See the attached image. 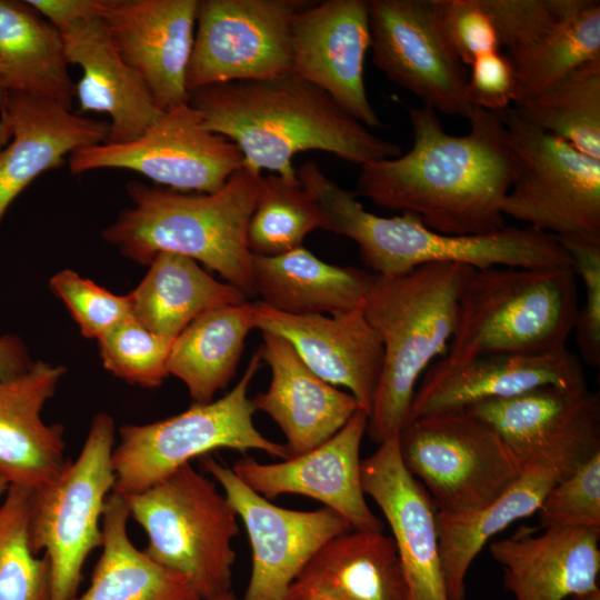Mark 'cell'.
Instances as JSON below:
<instances>
[{
	"instance_id": "1",
	"label": "cell",
	"mask_w": 600,
	"mask_h": 600,
	"mask_svg": "<svg viewBox=\"0 0 600 600\" xmlns=\"http://www.w3.org/2000/svg\"><path fill=\"white\" fill-rule=\"evenodd\" d=\"M413 143L361 167L354 193L409 212L440 233L487 234L506 227L503 200L518 161L501 113L473 107L469 131L449 134L432 108L409 109Z\"/></svg>"
},
{
	"instance_id": "2",
	"label": "cell",
	"mask_w": 600,
	"mask_h": 600,
	"mask_svg": "<svg viewBox=\"0 0 600 600\" xmlns=\"http://www.w3.org/2000/svg\"><path fill=\"white\" fill-rule=\"evenodd\" d=\"M189 103L212 132L232 141L244 163L299 182L293 158L329 152L360 167L402 154L373 134L318 87L288 74L272 80L232 81L189 92Z\"/></svg>"
},
{
	"instance_id": "3",
	"label": "cell",
	"mask_w": 600,
	"mask_h": 600,
	"mask_svg": "<svg viewBox=\"0 0 600 600\" xmlns=\"http://www.w3.org/2000/svg\"><path fill=\"white\" fill-rule=\"evenodd\" d=\"M261 173L243 163L221 189L202 194L130 181L127 192L132 206L103 229L102 238L141 264H149L160 252L188 257L253 297V254L247 231Z\"/></svg>"
},
{
	"instance_id": "4",
	"label": "cell",
	"mask_w": 600,
	"mask_h": 600,
	"mask_svg": "<svg viewBox=\"0 0 600 600\" xmlns=\"http://www.w3.org/2000/svg\"><path fill=\"white\" fill-rule=\"evenodd\" d=\"M301 186L319 202L327 229L353 240L376 274L396 277L430 263H461L476 270L571 268L557 237L531 227L473 236H452L426 227L414 214L381 217L367 211L354 191L341 188L314 161L297 170Z\"/></svg>"
},
{
	"instance_id": "5",
	"label": "cell",
	"mask_w": 600,
	"mask_h": 600,
	"mask_svg": "<svg viewBox=\"0 0 600 600\" xmlns=\"http://www.w3.org/2000/svg\"><path fill=\"white\" fill-rule=\"evenodd\" d=\"M474 269L430 263L412 271L376 274L363 313L383 344V367L368 416L367 433L380 444L407 422L421 373L448 350L463 287Z\"/></svg>"
},
{
	"instance_id": "6",
	"label": "cell",
	"mask_w": 600,
	"mask_h": 600,
	"mask_svg": "<svg viewBox=\"0 0 600 600\" xmlns=\"http://www.w3.org/2000/svg\"><path fill=\"white\" fill-rule=\"evenodd\" d=\"M578 309L571 268L474 269L448 350L433 363L453 367L483 356L564 349Z\"/></svg>"
},
{
	"instance_id": "7",
	"label": "cell",
	"mask_w": 600,
	"mask_h": 600,
	"mask_svg": "<svg viewBox=\"0 0 600 600\" xmlns=\"http://www.w3.org/2000/svg\"><path fill=\"white\" fill-rule=\"evenodd\" d=\"M123 498L152 560L184 577L202 600L231 591L238 516L214 480L188 463Z\"/></svg>"
},
{
	"instance_id": "8",
	"label": "cell",
	"mask_w": 600,
	"mask_h": 600,
	"mask_svg": "<svg viewBox=\"0 0 600 600\" xmlns=\"http://www.w3.org/2000/svg\"><path fill=\"white\" fill-rule=\"evenodd\" d=\"M260 361L257 351L239 382L220 399L193 403L181 413L151 423L120 427L119 443L112 452V492L127 497L143 491L192 459L223 448L260 450L288 459L286 444L266 438L253 423L256 408L248 391Z\"/></svg>"
},
{
	"instance_id": "9",
	"label": "cell",
	"mask_w": 600,
	"mask_h": 600,
	"mask_svg": "<svg viewBox=\"0 0 600 600\" xmlns=\"http://www.w3.org/2000/svg\"><path fill=\"white\" fill-rule=\"evenodd\" d=\"M113 418L94 416L74 460L46 484L31 490L29 540L33 553L43 552L51 566V600H72L89 554L102 543L101 520L113 491Z\"/></svg>"
},
{
	"instance_id": "10",
	"label": "cell",
	"mask_w": 600,
	"mask_h": 600,
	"mask_svg": "<svg viewBox=\"0 0 600 600\" xmlns=\"http://www.w3.org/2000/svg\"><path fill=\"white\" fill-rule=\"evenodd\" d=\"M403 464L442 514L481 508L522 473L499 434L463 410L409 420L399 433Z\"/></svg>"
},
{
	"instance_id": "11",
	"label": "cell",
	"mask_w": 600,
	"mask_h": 600,
	"mask_svg": "<svg viewBox=\"0 0 600 600\" xmlns=\"http://www.w3.org/2000/svg\"><path fill=\"white\" fill-rule=\"evenodd\" d=\"M500 113L518 161L503 216L556 237L600 239V160L530 124L512 108Z\"/></svg>"
},
{
	"instance_id": "12",
	"label": "cell",
	"mask_w": 600,
	"mask_h": 600,
	"mask_svg": "<svg viewBox=\"0 0 600 600\" xmlns=\"http://www.w3.org/2000/svg\"><path fill=\"white\" fill-rule=\"evenodd\" d=\"M307 0H199L187 89L291 73V23Z\"/></svg>"
},
{
	"instance_id": "13",
	"label": "cell",
	"mask_w": 600,
	"mask_h": 600,
	"mask_svg": "<svg viewBox=\"0 0 600 600\" xmlns=\"http://www.w3.org/2000/svg\"><path fill=\"white\" fill-rule=\"evenodd\" d=\"M243 163L240 149L210 131L189 102L163 111L134 140L89 146L72 152L68 160L73 174L126 169L184 193L218 191Z\"/></svg>"
},
{
	"instance_id": "14",
	"label": "cell",
	"mask_w": 600,
	"mask_h": 600,
	"mask_svg": "<svg viewBox=\"0 0 600 600\" xmlns=\"http://www.w3.org/2000/svg\"><path fill=\"white\" fill-rule=\"evenodd\" d=\"M463 411L491 427L522 470H550L563 479L600 452V397L588 387H540Z\"/></svg>"
},
{
	"instance_id": "15",
	"label": "cell",
	"mask_w": 600,
	"mask_h": 600,
	"mask_svg": "<svg viewBox=\"0 0 600 600\" xmlns=\"http://www.w3.org/2000/svg\"><path fill=\"white\" fill-rule=\"evenodd\" d=\"M372 62L423 106L468 119V77L431 0H369Z\"/></svg>"
},
{
	"instance_id": "16",
	"label": "cell",
	"mask_w": 600,
	"mask_h": 600,
	"mask_svg": "<svg viewBox=\"0 0 600 600\" xmlns=\"http://www.w3.org/2000/svg\"><path fill=\"white\" fill-rule=\"evenodd\" d=\"M204 470L217 481L249 537L252 567L242 600H287L290 586L331 539L351 530L334 510L302 511L279 507L242 482L212 457Z\"/></svg>"
},
{
	"instance_id": "17",
	"label": "cell",
	"mask_w": 600,
	"mask_h": 600,
	"mask_svg": "<svg viewBox=\"0 0 600 600\" xmlns=\"http://www.w3.org/2000/svg\"><path fill=\"white\" fill-rule=\"evenodd\" d=\"M370 43L369 0L311 1L291 23V74L321 89L367 128H381L364 83Z\"/></svg>"
},
{
	"instance_id": "18",
	"label": "cell",
	"mask_w": 600,
	"mask_h": 600,
	"mask_svg": "<svg viewBox=\"0 0 600 600\" xmlns=\"http://www.w3.org/2000/svg\"><path fill=\"white\" fill-rule=\"evenodd\" d=\"M367 426L368 414L359 409L334 436L304 453L273 463L244 456L231 469L269 500L303 496L334 510L354 530L382 531L383 523L369 508L361 481L360 448Z\"/></svg>"
},
{
	"instance_id": "19",
	"label": "cell",
	"mask_w": 600,
	"mask_h": 600,
	"mask_svg": "<svg viewBox=\"0 0 600 600\" xmlns=\"http://www.w3.org/2000/svg\"><path fill=\"white\" fill-rule=\"evenodd\" d=\"M199 0H109L102 16L122 60L166 111L188 103L187 70Z\"/></svg>"
},
{
	"instance_id": "20",
	"label": "cell",
	"mask_w": 600,
	"mask_h": 600,
	"mask_svg": "<svg viewBox=\"0 0 600 600\" xmlns=\"http://www.w3.org/2000/svg\"><path fill=\"white\" fill-rule=\"evenodd\" d=\"M361 461V481L382 511L400 557L410 600H449L442 570L437 508L403 464L399 434Z\"/></svg>"
},
{
	"instance_id": "21",
	"label": "cell",
	"mask_w": 600,
	"mask_h": 600,
	"mask_svg": "<svg viewBox=\"0 0 600 600\" xmlns=\"http://www.w3.org/2000/svg\"><path fill=\"white\" fill-rule=\"evenodd\" d=\"M256 328L280 336L304 364L334 387H343L369 416L383 367V344L362 304L338 316L291 314L253 302Z\"/></svg>"
},
{
	"instance_id": "22",
	"label": "cell",
	"mask_w": 600,
	"mask_h": 600,
	"mask_svg": "<svg viewBox=\"0 0 600 600\" xmlns=\"http://www.w3.org/2000/svg\"><path fill=\"white\" fill-rule=\"evenodd\" d=\"M107 122L83 118L54 101L8 92L0 108V221L41 173L72 152L104 142Z\"/></svg>"
},
{
	"instance_id": "23",
	"label": "cell",
	"mask_w": 600,
	"mask_h": 600,
	"mask_svg": "<svg viewBox=\"0 0 600 600\" xmlns=\"http://www.w3.org/2000/svg\"><path fill=\"white\" fill-rule=\"evenodd\" d=\"M547 386L588 387L579 358L567 348L483 356L453 367L433 363L416 390L407 422L423 414L464 410L478 402L507 399Z\"/></svg>"
},
{
	"instance_id": "24",
	"label": "cell",
	"mask_w": 600,
	"mask_h": 600,
	"mask_svg": "<svg viewBox=\"0 0 600 600\" xmlns=\"http://www.w3.org/2000/svg\"><path fill=\"white\" fill-rule=\"evenodd\" d=\"M67 369L43 360L0 378V478L9 486L34 490L64 467L63 427L42 419Z\"/></svg>"
},
{
	"instance_id": "25",
	"label": "cell",
	"mask_w": 600,
	"mask_h": 600,
	"mask_svg": "<svg viewBox=\"0 0 600 600\" xmlns=\"http://www.w3.org/2000/svg\"><path fill=\"white\" fill-rule=\"evenodd\" d=\"M522 527L490 543L503 588L516 600H564L599 588L600 528Z\"/></svg>"
},
{
	"instance_id": "26",
	"label": "cell",
	"mask_w": 600,
	"mask_h": 600,
	"mask_svg": "<svg viewBox=\"0 0 600 600\" xmlns=\"http://www.w3.org/2000/svg\"><path fill=\"white\" fill-rule=\"evenodd\" d=\"M261 333L259 351L270 368L271 381L251 401L281 429L290 457L299 456L334 436L361 408L350 393L310 370L287 340Z\"/></svg>"
},
{
	"instance_id": "27",
	"label": "cell",
	"mask_w": 600,
	"mask_h": 600,
	"mask_svg": "<svg viewBox=\"0 0 600 600\" xmlns=\"http://www.w3.org/2000/svg\"><path fill=\"white\" fill-rule=\"evenodd\" d=\"M69 64L81 68L76 83L80 112L110 117L104 142L139 138L163 113L142 78L118 54L101 18L74 24L62 33Z\"/></svg>"
},
{
	"instance_id": "28",
	"label": "cell",
	"mask_w": 600,
	"mask_h": 600,
	"mask_svg": "<svg viewBox=\"0 0 600 600\" xmlns=\"http://www.w3.org/2000/svg\"><path fill=\"white\" fill-rule=\"evenodd\" d=\"M319 593L333 600H410L392 537L348 531L328 541L290 586L287 600Z\"/></svg>"
},
{
	"instance_id": "29",
	"label": "cell",
	"mask_w": 600,
	"mask_h": 600,
	"mask_svg": "<svg viewBox=\"0 0 600 600\" xmlns=\"http://www.w3.org/2000/svg\"><path fill=\"white\" fill-rule=\"evenodd\" d=\"M374 273L328 263L302 246L252 260L254 296L278 311L291 314L338 316L362 304Z\"/></svg>"
},
{
	"instance_id": "30",
	"label": "cell",
	"mask_w": 600,
	"mask_h": 600,
	"mask_svg": "<svg viewBox=\"0 0 600 600\" xmlns=\"http://www.w3.org/2000/svg\"><path fill=\"white\" fill-rule=\"evenodd\" d=\"M0 83L68 109L76 99L62 34L27 1L0 0Z\"/></svg>"
},
{
	"instance_id": "31",
	"label": "cell",
	"mask_w": 600,
	"mask_h": 600,
	"mask_svg": "<svg viewBox=\"0 0 600 600\" xmlns=\"http://www.w3.org/2000/svg\"><path fill=\"white\" fill-rule=\"evenodd\" d=\"M127 296L132 317L153 333L170 339L210 310L247 301L234 286L216 280L194 260L172 252L158 253L147 274Z\"/></svg>"
},
{
	"instance_id": "32",
	"label": "cell",
	"mask_w": 600,
	"mask_h": 600,
	"mask_svg": "<svg viewBox=\"0 0 600 600\" xmlns=\"http://www.w3.org/2000/svg\"><path fill=\"white\" fill-rule=\"evenodd\" d=\"M562 478L527 468L486 506L459 514H437L440 557L449 600H464L469 568L487 542L517 520L537 513L547 492Z\"/></svg>"
},
{
	"instance_id": "33",
	"label": "cell",
	"mask_w": 600,
	"mask_h": 600,
	"mask_svg": "<svg viewBox=\"0 0 600 600\" xmlns=\"http://www.w3.org/2000/svg\"><path fill=\"white\" fill-rule=\"evenodd\" d=\"M129 517L124 498L111 492L101 520V554L88 589L72 600H202L184 577L132 543Z\"/></svg>"
},
{
	"instance_id": "34",
	"label": "cell",
	"mask_w": 600,
	"mask_h": 600,
	"mask_svg": "<svg viewBox=\"0 0 600 600\" xmlns=\"http://www.w3.org/2000/svg\"><path fill=\"white\" fill-rule=\"evenodd\" d=\"M253 328L256 309L248 301L201 314L173 340L168 373L186 384L193 403L211 402L233 378Z\"/></svg>"
},
{
	"instance_id": "35",
	"label": "cell",
	"mask_w": 600,
	"mask_h": 600,
	"mask_svg": "<svg viewBox=\"0 0 600 600\" xmlns=\"http://www.w3.org/2000/svg\"><path fill=\"white\" fill-rule=\"evenodd\" d=\"M508 56L517 76L516 104L579 67L600 60V1L562 0L554 23L533 42Z\"/></svg>"
},
{
	"instance_id": "36",
	"label": "cell",
	"mask_w": 600,
	"mask_h": 600,
	"mask_svg": "<svg viewBox=\"0 0 600 600\" xmlns=\"http://www.w3.org/2000/svg\"><path fill=\"white\" fill-rule=\"evenodd\" d=\"M530 124L600 160V60L516 104Z\"/></svg>"
},
{
	"instance_id": "37",
	"label": "cell",
	"mask_w": 600,
	"mask_h": 600,
	"mask_svg": "<svg viewBox=\"0 0 600 600\" xmlns=\"http://www.w3.org/2000/svg\"><path fill=\"white\" fill-rule=\"evenodd\" d=\"M327 229L319 202L301 186L278 174L262 176L247 240L252 254L273 257L302 246L314 229Z\"/></svg>"
},
{
	"instance_id": "38",
	"label": "cell",
	"mask_w": 600,
	"mask_h": 600,
	"mask_svg": "<svg viewBox=\"0 0 600 600\" xmlns=\"http://www.w3.org/2000/svg\"><path fill=\"white\" fill-rule=\"evenodd\" d=\"M31 490L9 486L0 502V600H51L48 557L33 553L29 540Z\"/></svg>"
},
{
	"instance_id": "39",
	"label": "cell",
	"mask_w": 600,
	"mask_h": 600,
	"mask_svg": "<svg viewBox=\"0 0 600 600\" xmlns=\"http://www.w3.org/2000/svg\"><path fill=\"white\" fill-rule=\"evenodd\" d=\"M173 340L153 333L130 317L98 342L106 370L128 383L153 389L169 376L167 364Z\"/></svg>"
},
{
	"instance_id": "40",
	"label": "cell",
	"mask_w": 600,
	"mask_h": 600,
	"mask_svg": "<svg viewBox=\"0 0 600 600\" xmlns=\"http://www.w3.org/2000/svg\"><path fill=\"white\" fill-rule=\"evenodd\" d=\"M538 530L600 528V452L559 480L538 511Z\"/></svg>"
},
{
	"instance_id": "41",
	"label": "cell",
	"mask_w": 600,
	"mask_h": 600,
	"mask_svg": "<svg viewBox=\"0 0 600 600\" xmlns=\"http://www.w3.org/2000/svg\"><path fill=\"white\" fill-rule=\"evenodd\" d=\"M49 287L64 303L86 338L98 340L132 317L127 294H114L73 270L64 269L54 273Z\"/></svg>"
},
{
	"instance_id": "42",
	"label": "cell",
	"mask_w": 600,
	"mask_h": 600,
	"mask_svg": "<svg viewBox=\"0 0 600 600\" xmlns=\"http://www.w3.org/2000/svg\"><path fill=\"white\" fill-rule=\"evenodd\" d=\"M571 259V269L581 279L584 299L574 321L573 332L582 359L600 366V239L557 237Z\"/></svg>"
},
{
	"instance_id": "43",
	"label": "cell",
	"mask_w": 600,
	"mask_h": 600,
	"mask_svg": "<svg viewBox=\"0 0 600 600\" xmlns=\"http://www.w3.org/2000/svg\"><path fill=\"white\" fill-rule=\"evenodd\" d=\"M440 27L464 66L501 51L497 28L481 0H431Z\"/></svg>"
},
{
	"instance_id": "44",
	"label": "cell",
	"mask_w": 600,
	"mask_h": 600,
	"mask_svg": "<svg viewBox=\"0 0 600 600\" xmlns=\"http://www.w3.org/2000/svg\"><path fill=\"white\" fill-rule=\"evenodd\" d=\"M508 52L523 48L557 20L562 0H481Z\"/></svg>"
},
{
	"instance_id": "45",
	"label": "cell",
	"mask_w": 600,
	"mask_h": 600,
	"mask_svg": "<svg viewBox=\"0 0 600 600\" xmlns=\"http://www.w3.org/2000/svg\"><path fill=\"white\" fill-rule=\"evenodd\" d=\"M470 67L467 94L473 107L499 113L517 102V76L508 54L489 52L478 57Z\"/></svg>"
},
{
	"instance_id": "46",
	"label": "cell",
	"mask_w": 600,
	"mask_h": 600,
	"mask_svg": "<svg viewBox=\"0 0 600 600\" xmlns=\"http://www.w3.org/2000/svg\"><path fill=\"white\" fill-rule=\"evenodd\" d=\"M109 0H27L61 34L74 24L102 18Z\"/></svg>"
},
{
	"instance_id": "47",
	"label": "cell",
	"mask_w": 600,
	"mask_h": 600,
	"mask_svg": "<svg viewBox=\"0 0 600 600\" xmlns=\"http://www.w3.org/2000/svg\"><path fill=\"white\" fill-rule=\"evenodd\" d=\"M28 349L22 339L16 334L0 336V378L16 376L31 363Z\"/></svg>"
},
{
	"instance_id": "48",
	"label": "cell",
	"mask_w": 600,
	"mask_h": 600,
	"mask_svg": "<svg viewBox=\"0 0 600 600\" xmlns=\"http://www.w3.org/2000/svg\"><path fill=\"white\" fill-rule=\"evenodd\" d=\"M564 600H600V588L587 592L572 594Z\"/></svg>"
},
{
	"instance_id": "49",
	"label": "cell",
	"mask_w": 600,
	"mask_h": 600,
	"mask_svg": "<svg viewBox=\"0 0 600 600\" xmlns=\"http://www.w3.org/2000/svg\"><path fill=\"white\" fill-rule=\"evenodd\" d=\"M296 600H333V599L326 597L323 594H319V593H307L304 596L299 597Z\"/></svg>"
},
{
	"instance_id": "50",
	"label": "cell",
	"mask_w": 600,
	"mask_h": 600,
	"mask_svg": "<svg viewBox=\"0 0 600 600\" xmlns=\"http://www.w3.org/2000/svg\"><path fill=\"white\" fill-rule=\"evenodd\" d=\"M213 600H238V599L234 596L233 591L231 590L222 596L214 598Z\"/></svg>"
},
{
	"instance_id": "51",
	"label": "cell",
	"mask_w": 600,
	"mask_h": 600,
	"mask_svg": "<svg viewBox=\"0 0 600 600\" xmlns=\"http://www.w3.org/2000/svg\"><path fill=\"white\" fill-rule=\"evenodd\" d=\"M9 488V484L0 478V500L4 497L7 490Z\"/></svg>"
},
{
	"instance_id": "52",
	"label": "cell",
	"mask_w": 600,
	"mask_h": 600,
	"mask_svg": "<svg viewBox=\"0 0 600 600\" xmlns=\"http://www.w3.org/2000/svg\"><path fill=\"white\" fill-rule=\"evenodd\" d=\"M7 93L8 92L4 90V88L0 83V108L3 104V101H4L6 97H7Z\"/></svg>"
}]
</instances>
